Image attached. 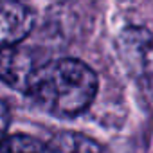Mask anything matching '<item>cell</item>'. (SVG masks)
I'll list each match as a JSON object with an SVG mask.
<instances>
[{
	"mask_svg": "<svg viewBox=\"0 0 153 153\" xmlns=\"http://www.w3.org/2000/svg\"><path fill=\"white\" fill-rule=\"evenodd\" d=\"M33 27V15L20 0H0V49L18 45Z\"/></svg>",
	"mask_w": 153,
	"mask_h": 153,
	"instance_id": "4",
	"label": "cell"
},
{
	"mask_svg": "<svg viewBox=\"0 0 153 153\" xmlns=\"http://www.w3.org/2000/svg\"><path fill=\"white\" fill-rule=\"evenodd\" d=\"M117 49L128 72L137 81L153 83V34L142 27H130L121 33Z\"/></svg>",
	"mask_w": 153,
	"mask_h": 153,
	"instance_id": "2",
	"label": "cell"
},
{
	"mask_svg": "<svg viewBox=\"0 0 153 153\" xmlns=\"http://www.w3.org/2000/svg\"><path fill=\"white\" fill-rule=\"evenodd\" d=\"M0 153H63L52 144L29 135H13L0 140Z\"/></svg>",
	"mask_w": 153,
	"mask_h": 153,
	"instance_id": "5",
	"label": "cell"
},
{
	"mask_svg": "<svg viewBox=\"0 0 153 153\" xmlns=\"http://www.w3.org/2000/svg\"><path fill=\"white\" fill-rule=\"evenodd\" d=\"M25 94L52 115L76 117L92 105L97 76L79 59H47L31 78Z\"/></svg>",
	"mask_w": 153,
	"mask_h": 153,
	"instance_id": "1",
	"label": "cell"
},
{
	"mask_svg": "<svg viewBox=\"0 0 153 153\" xmlns=\"http://www.w3.org/2000/svg\"><path fill=\"white\" fill-rule=\"evenodd\" d=\"M45 61L47 59H43L38 51L20 43L0 49V79L25 94L31 78Z\"/></svg>",
	"mask_w": 153,
	"mask_h": 153,
	"instance_id": "3",
	"label": "cell"
},
{
	"mask_svg": "<svg viewBox=\"0 0 153 153\" xmlns=\"http://www.w3.org/2000/svg\"><path fill=\"white\" fill-rule=\"evenodd\" d=\"M9 124H11V112H9L6 103L0 101V140L6 137Z\"/></svg>",
	"mask_w": 153,
	"mask_h": 153,
	"instance_id": "6",
	"label": "cell"
}]
</instances>
